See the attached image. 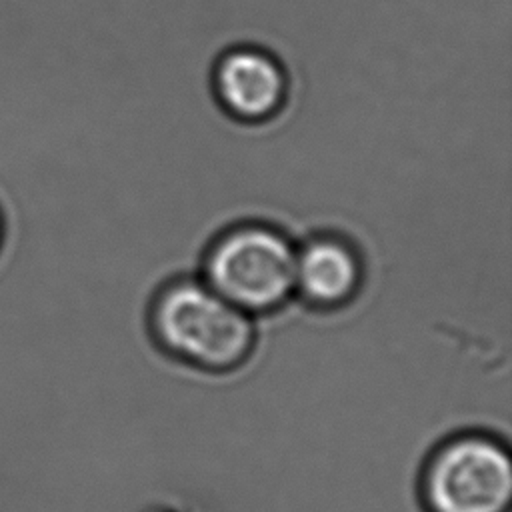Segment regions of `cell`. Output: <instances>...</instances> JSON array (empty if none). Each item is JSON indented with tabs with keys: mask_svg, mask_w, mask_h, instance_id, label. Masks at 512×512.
I'll return each instance as SVG.
<instances>
[{
	"mask_svg": "<svg viewBox=\"0 0 512 512\" xmlns=\"http://www.w3.org/2000/svg\"><path fill=\"white\" fill-rule=\"evenodd\" d=\"M364 282L360 250L342 234L320 232L296 246L294 294L318 312L350 304Z\"/></svg>",
	"mask_w": 512,
	"mask_h": 512,
	"instance_id": "cell-5",
	"label": "cell"
},
{
	"mask_svg": "<svg viewBox=\"0 0 512 512\" xmlns=\"http://www.w3.org/2000/svg\"><path fill=\"white\" fill-rule=\"evenodd\" d=\"M422 488L430 512H508L510 454L490 436L452 438L428 462Z\"/></svg>",
	"mask_w": 512,
	"mask_h": 512,
	"instance_id": "cell-3",
	"label": "cell"
},
{
	"mask_svg": "<svg viewBox=\"0 0 512 512\" xmlns=\"http://www.w3.org/2000/svg\"><path fill=\"white\" fill-rule=\"evenodd\" d=\"M210 84L224 114L240 124L274 120L288 102V72L266 48L238 44L222 52L210 74Z\"/></svg>",
	"mask_w": 512,
	"mask_h": 512,
	"instance_id": "cell-4",
	"label": "cell"
},
{
	"mask_svg": "<svg viewBox=\"0 0 512 512\" xmlns=\"http://www.w3.org/2000/svg\"><path fill=\"white\" fill-rule=\"evenodd\" d=\"M296 246L268 222H236L216 234L202 258V280L246 314H268L294 294Z\"/></svg>",
	"mask_w": 512,
	"mask_h": 512,
	"instance_id": "cell-2",
	"label": "cell"
},
{
	"mask_svg": "<svg viewBox=\"0 0 512 512\" xmlns=\"http://www.w3.org/2000/svg\"><path fill=\"white\" fill-rule=\"evenodd\" d=\"M148 326L160 350L204 372L236 370L256 344L252 316L192 276L160 286L150 302Z\"/></svg>",
	"mask_w": 512,
	"mask_h": 512,
	"instance_id": "cell-1",
	"label": "cell"
}]
</instances>
